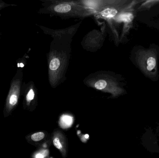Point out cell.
Here are the masks:
<instances>
[{
  "label": "cell",
  "mask_w": 159,
  "mask_h": 158,
  "mask_svg": "<svg viewBox=\"0 0 159 158\" xmlns=\"http://www.w3.org/2000/svg\"><path fill=\"white\" fill-rule=\"evenodd\" d=\"M60 66V61L58 58L52 59L49 64V68L52 70H57Z\"/></svg>",
  "instance_id": "8"
},
{
  "label": "cell",
  "mask_w": 159,
  "mask_h": 158,
  "mask_svg": "<svg viewBox=\"0 0 159 158\" xmlns=\"http://www.w3.org/2000/svg\"><path fill=\"white\" fill-rule=\"evenodd\" d=\"M107 82L104 80H100L95 83L94 84V87L97 90H101L104 89L106 87Z\"/></svg>",
  "instance_id": "9"
},
{
  "label": "cell",
  "mask_w": 159,
  "mask_h": 158,
  "mask_svg": "<svg viewBox=\"0 0 159 158\" xmlns=\"http://www.w3.org/2000/svg\"><path fill=\"white\" fill-rule=\"evenodd\" d=\"M159 4V0H147L143 1L139 6L138 10L139 11L149 10L153 6Z\"/></svg>",
  "instance_id": "4"
},
{
  "label": "cell",
  "mask_w": 159,
  "mask_h": 158,
  "mask_svg": "<svg viewBox=\"0 0 159 158\" xmlns=\"http://www.w3.org/2000/svg\"><path fill=\"white\" fill-rule=\"evenodd\" d=\"M52 143L55 147L59 150L63 158H66L68 156V140L65 135L59 130H56L51 136Z\"/></svg>",
  "instance_id": "2"
},
{
  "label": "cell",
  "mask_w": 159,
  "mask_h": 158,
  "mask_svg": "<svg viewBox=\"0 0 159 158\" xmlns=\"http://www.w3.org/2000/svg\"><path fill=\"white\" fill-rule=\"evenodd\" d=\"M133 11V10H131L129 12L122 13L119 16V19L120 21H123L127 24H130L134 19V15Z\"/></svg>",
  "instance_id": "5"
},
{
  "label": "cell",
  "mask_w": 159,
  "mask_h": 158,
  "mask_svg": "<svg viewBox=\"0 0 159 158\" xmlns=\"http://www.w3.org/2000/svg\"><path fill=\"white\" fill-rule=\"evenodd\" d=\"M71 9V6L68 4H62L55 6V10L58 13H65L69 12Z\"/></svg>",
  "instance_id": "7"
},
{
  "label": "cell",
  "mask_w": 159,
  "mask_h": 158,
  "mask_svg": "<svg viewBox=\"0 0 159 158\" xmlns=\"http://www.w3.org/2000/svg\"><path fill=\"white\" fill-rule=\"evenodd\" d=\"M117 10L115 8H107L101 12V15L106 18L113 17L117 14Z\"/></svg>",
  "instance_id": "6"
},
{
  "label": "cell",
  "mask_w": 159,
  "mask_h": 158,
  "mask_svg": "<svg viewBox=\"0 0 159 158\" xmlns=\"http://www.w3.org/2000/svg\"><path fill=\"white\" fill-rule=\"evenodd\" d=\"M48 135L47 133L45 132L40 131L32 134L30 136L28 140H30V143H43L47 138Z\"/></svg>",
  "instance_id": "3"
},
{
  "label": "cell",
  "mask_w": 159,
  "mask_h": 158,
  "mask_svg": "<svg viewBox=\"0 0 159 158\" xmlns=\"http://www.w3.org/2000/svg\"><path fill=\"white\" fill-rule=\"evenodd\" d=\"M34 97V93L32 89H31L30 92L28 93L27 95V102L30 103L31 101L33 100Z\"/></svg>",
  "instance_id": "10"
},
{
  "label": "cell",
  "mask_w": 159,
  "mask_h": 158,
  "mask_svg": "<svg viewBox=\"0 0 159 158\" xmlns=\"http://www.w3.org/2000/svg\"><path fill=\"white\" fill-rule=\"evenodd\" d=\"M136 61L139 69L145 76L154 81L158 79V52L156 48L139 49Z\"/></svg>",
  "instance_id": "1"
}]
</instances>
